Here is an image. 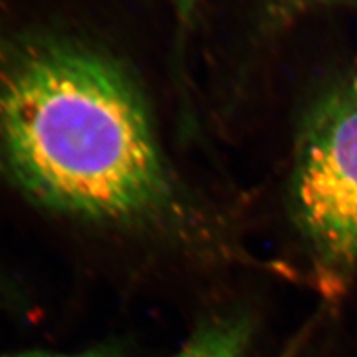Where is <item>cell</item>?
Wrapping results in <instances>:
<instances>
[{
    "instance_id": "6da1fadb",
    "label": "cell",
    "mask_w": 357,
    "mask_h": 357,
    "mask_svg": "<svg viewBox=\"0 0 357 357\" xmlns=\"http://www.w3.org/2000/svg\"><path fill=\"white\" fill-rule=\"evenodd\" d=\"M0 174L59 216L183 240L211 228L132 75L70 36L0 27Z\"/></svg>"
},
{
    "instance_id": "7a4b0ae2",
    "label": "cell",
    "mask_w": 357,
    "mask_h": 357,
    "mask_svg": "<svg viewBox=\"0 0 357 357\" xmlns=\"http://www.w3.org/2000/svg\"><path fill=\"white\" fill-rule=\"evenodd\" d=\"M287 213L326 296L357 278V69L335 76L298 122Z\"/></svg>"
},
{
    "instance_id": "3957f363",
    "label": "cell",
    "mask_w": 357,
    "mask_h": 357,
    "mask_svg": "<svg viewBox=\"0 0 357 357\" xmlns=\"http://www.w3.org/2000/svg\"><path fill=\"white\" fill-rule=\"evenodd\" d=\"M253 340L255 321L249 312L232 310L199 323L167 357H250Z\"/></svg>"
},
{
    "instance_id": "277c9868",
    "label": "cell",
    "mask_w": 357,
    "mask_h": 357,
    "mask_svg": "<svg viewBox=\"0 0 357 357\" xmlns=\"http://www.w3.org/2000/svg\"><path fill=\"white\" fill-rule=\"evenodd\" d=\"M328 8L357 10V0H262L261 29L274 33L311 13Z\"/></svg>"
},
{
    "instance_id": "5b68a950",
    "label": "cell",
    "mask_w": 357,
    "mask_h": 357,
    "mask_svg": "<svg viewBox=\"0 0 357 357\" xmlns=\"http://www.w3.org/2000/svg\"><path fill=\"white\" fill-rule=\"evenodd\" d=\"M203 0H172L173 13L177 27V45L183 47V40L194 26V20L198 14V8Z\"/></svg>"
},
{
    "instance_id": "8992f818",
    "label": "cell",
    "mask_w": 357,
    "mask_h": 357,
    "mask_svg": "<svg viewBox=\"0 0 357 357\" xmlns=\"http://www.w3.org/2000/svg\"><path fill=\"white\" fill-rule=\"evenodd\" d=\"M0 357H119V356L115 350L102 347V349H89V350L77 351V353H54V351L33 350V351L14 353V354H0Z\"/></svg>"
}]
</instances>
